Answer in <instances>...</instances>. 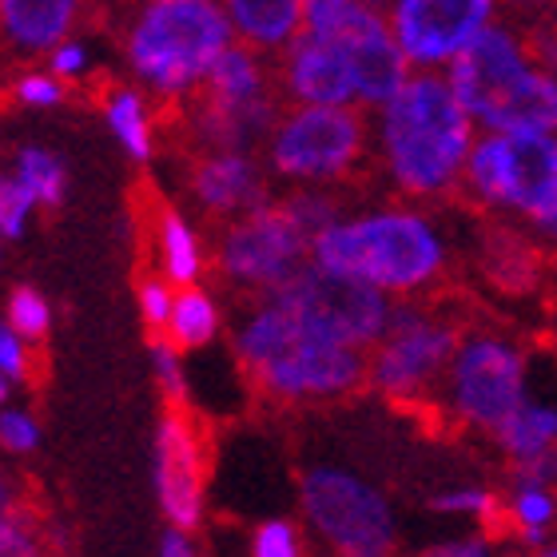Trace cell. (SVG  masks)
<instances>
[{"label": "cell", "instance_id": "cell-17", "mask_svg": "<svg viewBox=\"0 0 557 557\" xmlns=\"http://www.w3.org/2000/svg\"><path fill=\"white\" fill-rule=\"evenodd\" d=\"M283 84L290 100L299 104H350L355 100V76H350L347 57L307 28L287 45Z\"/></svg>", "mask_w": 557, "mask_h": 557}, {"label": "cell", "instance_id": "cell-5", "mask_svg": "<svg viewBox=\"0 0 557 557\" xmlns=\"http://www.w3.org/2000/svg\"><path fill=\"white\" fill-rule=\"evenodd\" d=\"M232 33L220 0H144L128 24V64L160 96L196 92Z\"/></svg>", "mask_w": 557, "mask_h": 557}, {"label": "cell", "instance_id": "cell-16", "mask_svg": "<svg viewBox=\"0 0 557 557\" xmlns=\"http://www.w3.org/2000/svg\"><path fill=\"white\" fill-rule=\"evenodd\" d=\"M191 196L211 215H247L268 203V184L247 151H203L191 168Z\"/></svg>", "mask_w": 557, "mask_h": 557}, {"label": "cell", "instance_id": "cell-31", "mask_svg": "<svg viewBox=\"0 0 557 557\" xmlns=\"http://www.w3.org/2000/svg\"><path fill=\"white\" fill-rule=\"evenodd\" d=\"M283 208L295 215V223H299L302 232L311 235V244L338 220V208L331 203V196H319V191H295Z\"/></svg>", "mask_w": 557, "mask_h": 557}, {"label": "cell", "instance_id": "cell-36", "mask_svg": "<svg viewBox=\"0 0 557 557\" xmlns=\"http://www.w3.org/2000/svg\"><path fill=\"white\" fill-rule=\"evenodd\" d=\"M36 442H40V426H36L33 414L24 410H4L0 414V446L9 454H33Z\"/></svg>", "mask_w": 557, "mask_h": 557}, {"label": "cell", "instance_id": "cell-40", "mask_svg": "<svg viewBox=\"0 0 557 557\" xmlns=\"http://www.w3.org/2000/svg\"><path fill=\"white\" fill-rule=\"evenodd\" d=\"M525 223H530V235H534L537 244L557 247V196L549 199L542 211H534V215H530Z\"/></svg>", "mask_w": 557, "mask_h": 557}, {"label": "cell", "instance_id": "cell-1", "mask_svg": "<svg viewBox=\"0 0 557 557\" xmlns=\"http://www.w3.org/2000/svg\"><path fill=\"white\" fill-rule=\"evenodd\" d=\"M478 139L474 116L438 69H418L383 104L379 148L403 196L438 199L462 187L466 160Z\"/></svg>", "mask_w": 557, "mask_h": 557}, {"label": "cell", "instance_id": "cell-11", "mask_svg": "<svg viewBox=\"0 0 557 557\" xmlns=\"http://www.w3.org/2000/svg\"><path fill=\"white\" fill-rule=\"evenodd\" d=\"M367 151V124L350 104H302L271 132V172L299 184H326L355 172Z\"/></svg>", "mask_w": 557, "mask_h": 557}, {"label": "cell", "instance_id": "cell-18", "mask_svg": "<svg viewBox=\"0 0 557 557\" xmlns=\"http://www.w3.org/2000/svg\"><path fill=\"white\" fill-rule=\"evenodd\" d=\"M81 0H0V45L36 57L69 40Z\"/></svg>", "mask_w": 557, "mask_h": 557}, {"label": "cell", "instance_id": "cell-22", "mask_svg": "<svg viewBox=\"0 0 557 557\" xmlns=\"http://www.w3.org/2000/svg\"><path fill=\"white\" fill-rule=\"evenodd\" d=\"M502 502H506V525L525 549H542L557 534V486L510 478Z\"/></svg>", "mask_w": 557, "mask_h": 557}, {"label": "cell", "instance_id": "cell-41", "mask_svg": "<svg viewBox=\"0 0 557 557\" xmlns=\"http://www.w3.org/2000/svg\"><path fill=\"white\" fill-rule=\"evenodd\" d=\"M160 554L163 557H191V554H196L191 530H180V525H172V530H168V534L160 537Z\"/></svg>", "mask_w": 557, "mask_h": 557}, {"label": "cell", "instance_id": "cell-9", "mask_svg": "<svg viewBox=\"0 0 557 557\" xmlns=\"http://www.w3.org/2000/svg\"><path fill=\"white\" fill-rule=\"evenodd\" d=\"M302 28L347 57L362 104L383 108L407 84L410 60L374 0H302Z\"/></svg>", "mask_w": 557, "mask_h": 557}, {"label": "cell", "instance_id": "cell-24", "mask_svg": "<svg viewBox=\"0 0 557 557\" xmlns=\"http://www.w3.org/2000/svg\"><path fill=\"white\" fill-rule=\"evenodd\" d=\"M168 335L180 350L208 347L211 338L220 335V307L208 290L184 287V295H175L172 319H168Z\"/></svg>", "mask_w": 557, "mask_h": 557}, {"label": "cell", "instance_id": "cell-6", "mask_svg": "<svg viewBox=\"0 0 557 557\" xmlns=\"http://www.w3.org/2000/svg\"><path fill=\"white\" fill-rule=\"evenodd\" d=\"M462 191L490 211L530 220L557 196V132H482Z\"/></svg>", "mask_w": 557, "mask_h": 557}, {"label": "cell", "instance_id": "cell-45", "mask_svg": "<svg viewBox=\"0 0 557 557\" xmlns=\"http://www.w3.org/2000/svg\"><path fill=\"white\" fill-rule=\"evenodd\" d=\"M374 4H383V0H374Z\"/></svg>", "mask_w": 557, "mask_h": 557}, {"label": "cell", "instance_id": "cell-28", "mask_svg": "<svg viewBox=\"0 0 557 557\" xmlns=\"http://www.w3.org/2000/svg\"><path fill=\"white\" fill-rule=\"evenodd\" d=\"M40 549H45V537L33 518L16 502L0 506V557H36Z\"/></svg>", "mask_w": 557, "mask_h": 557}, {"label": "cell", "instance_id": "cell-19", "mask_svg": "<svg viewBox=\"0 0 557 557\" xmlns=\"http://www.w3.org/2000/svg\"><path fill=\"white\" fill-rule=\"evenodd\" d=\"M199 96H208L223 108H271L275 96H271V76L268 64L251 52V45H227L220 52V60L211 64L208 81L196 88Z\"/></svg>", "mask_w": 557, "mask_h": 557}, {"label": "cell", "instance_id": "cell-14", "mask_svg": "<svg viewBox=\"0 0 557 557\" xmlns=\"http://www.w3.org/2000/svg\"><path fill=\"white\" fill-rule=\"evenodd\" d=\"M156 498L163 518L180 530L203 522V486H208V438L187 398H163V418L156 426Z\"/></svg>", "mask_w": 557, "mask_h": 557}, {"label": "cell", "instance_id": "cell-33", "mask_svg": "<svg viewBox=\"0 0 557 557\" xmlns=\"http://www.w3.org/2000/svg\"><path fill=\"white\" fill-rule=\"evenodd\" d=\"M12 96H16V104L24 108H57L64 104V84L57 81V76H48V72H24V76H16V84H12Z\"/></svg>", "mask_w": 557, "mask_h": 557}, {"label": "cell", "instance_id": "cell-35", "mask_svg": "<svg viewBox=\"0 0 557 557\" xmlns=\"http://www.w3.org/2000/svg\"><path fill=\"white\" fill-rule=\"evenodd\" d=\"M0 371L9 374L12 383H28L33 379V359H28V338L16 326L0 323Z\"/></svg>", "mask_w": 557, "mask_h": 557}, {"label": "cell", "instance_id": "cell-3", "mask_svg": "<svg viewBox=\"0 0 557 557\" xmlns=\"http://www.w3.org/2000/svg\"><path fill=\"white\" fill-rule=\"evenodd\" d=\"M446 81L482 132H557V69L506 24H486L446 64Z\"/></svg>", "mask_w": 557, "mask_h": 557}, {"label": "cell", "instance_id": "cell-43", "mask_svg": "<svg viewBox=\"0 0 557 557\" xmlns=\"http://www.w3.org/2000/svg\"><path fill=\"white\" fill-rule=\"evenodd\" d=\"M12 502V494H9V486H4V474H0V506H9Z\"/></svg>", "mask_w": 557, "mask_h": 557}, {"label": "cell", "instance_id": "cell-10", "mask_svg": "<svg viewBox=\"0 0 557 557\" xmlns=\"http://www.w3.org/2000/svg\"><path fill=\"white\" fill-rule=\"evenodd\" d=\"M268 295L283 302L290 314H299L302 323H311L314 331L362 350L383 338L386 319H391V299L383 287H374L367 278L343 275L335 268H323L319 259L302 263L295 275H287Z\"/></svg>", "mask_w": 557, "mask_h": 557}, {"label": "cell", "instance_id": "cell-26", "mask_svg": "<svg viewBox=\"0 0 557 557\" xmlns=\"http://www.w3.org/2000/svg\"><path fill=\"white\" fill-rule=\"evenodd\" d=\"M16 180H21V184L33 191L36 203H45V208H60V203H64V191H69L64 163L45 148H24L21 156H16Z\"/></svg>", "mask_w": 557, "mask_h": 557}, {"label": "cell", "instance_id": "cell-15", "mask_svg": "<svg viewBox=\"0 0 557 557\" xmlns=\"http://www.w3.org/2000/svg\"><path fill=\"white\" fill-rule=\"evenodd\" d=\"M494 12L498 0H391V28L410 69H446Z\"/></svg>", "mask_w": 557, "mask_h": 557}, {"label": "cell", "instance_id": "cell-4", "mask_svg": "<svg viewBox=\"0 0 557 557\" xmlns=\"http://www.w3.org/2000/svg\"><path fill=\"white\" fill-rule=\"evenodd\" d=\"M311 256L323 268L367 278L386 295L407 299L442 278L446 239L422 211L386 208L359 215V220H335L314 239Z\"/></svg>", "mask_w": 557, "mask_h": 557}, {"label": "cell", "instance_id": "cell-39", "mask_svg": "<svg viewBox=\"0 0 557 557\" xmlns=\"http://www.w3.org/2000/svg\"><path fill=\"white\" fill-rule=\"evenodd\" d=\"M434 557H486L490 554V537L486 534H470V537H450L442 546L430 549Z\"/></svg>", "mask_w": 557, "mask_h": 557}, {"label": "cell", "instance_id": "cell-2", "mask_svg": "<svg viewBox=\"0 0 557 557\" xmlns=\"http://www.w3.org/2000/svg\"><path fill=\"white\" fill-rule=\"evenodd\" d=\"M235 350L259 391L283 403L350 395L367 383V359H371L362 355V347L338 343L302 323L299 314H290L271 295L244 319Z\"/></svg>", "mask_w": 557, "mask_h": 557}, {"label": "cell", "instance_id": "cell-20", "mask_svg": "<svg viewBox=\"0 0 557 557\" xmlns=\"http://www.w3.org/2000/svg\"><path fill=\"white\" fill-rule=\"evenodd\" d=\"M227 21L244 45L278 52L302 33V0H223Z\"/></svg>", "mask_w": 557, "mask_h": 557}, {"label": "cell", "instance_id": "cell-23", "mask_svg": "<svg viewBox=\"0 0 557 557\" xmlns=\"http://www.w3.org/2000/svg\"><path fill=\"white\" fill-rule=\"evenodd\" d=\"M156 239H160V271L180 287H191L203 271V256H199V239L191 232V223L175 211L160 208L156 220Z\"/></svg>", "mask_w": 557, "mask_h": 557}, {"label": "cell", "instance_id": "cell-29", "mask_svg": "<svg viewBox=\"0 0 557 557\" xmlns=\"http://www.w3.org/2000/svg\"><path fill=\"white\" fill-rule=\"evenodd\" d=\"M9 326H16L28 343H40L48 335V326H52V311H48V302L40 290L33 287H16L9 295Z\"/></svg>", "mask_w": 557, "mask_h": 557}, {"label": "cell", "instance_id": "cell-7", "mask_svg": "<svg viewBox=\"0 0 557 557\" xmlns=\"http://www.w3.org/2000/svg\"><path fill=\"white\" fill-rule=\"evenodd\" d=\"M530 398V359L513 338L498 331H462L446 379H442V403L454 422L482 430L494 438V430Z\"/></svg>", "mask_w": 557, "mask_h": 557}, {"label": "cell", "instance_id": "cell-8", "mask_svg": "<svg viewBox=\"0 0 557 557\" xmlns=\"http://www.w3.org/2000/svg\"><path fill=\"white\" fill-rule=\"evenodd\" d=\"M458 338H462V326L454 319L407 295L403 302H391V319H386L383 338L374 343L367 379L379 395L395 403H418L442 391Z\"/></svg>", "mask_w": 557, "mask_h": 557}, {"label": "cell", "instance_id": "cell-38", "mask_svg": "<svg viewBox=\"0 0 557 557\" xmlns=\"http://www.w3.org/2000/svg\"><path fill=\"white\" fill-rule=\"evenodd\" d=\"M48 69L57 72V76H64V81H76V76H84V69H88V52H84V45H76V40H60V45L48 52Z\"/></svg>", "mask_w": 557, "mask_h": 557}, {"label": "cell", "instance_id": "cell-12", "mask_svg": "<svg viewBox=\"0 0 557 557\" xmlns=\"http://www.w3.org/2000/svg\"><path fill=\"white\" fill-rule=\"evenodd\" d=\"M302 513L338 554L383 557L395 549L398 525L386 498L347 470H311L302 478Z\"/></svg>", "mask_w": 557, "mask_h": 557}, {"label": "cell", "instance_id": "cell-34", "mask_svg": "<svg viewBox=\"0 0 557 557\" xmlns=\"http://www.w3.org/2000/svg\"><path fill=\"white\" fill-rule=\"evenodd\" d=\"M299 530L290 522H263L251 537V554L256 557H299Z\"/></svg>", "mask_w": 557, "mask_h": 557}, {"label": "cell", "instance_id": "cell-21", "mask_svg": "<svg viewBox=\"0 0 557 557\" xmlns=\"http://www.w3.org/2000/svg\"><path fill=\"white\" fill-rule=\"evenodd\" d=\"M494 442H498V450L506 454L510 466L557 454V398L530 395L522 407L494 430Z\"/></svg>", "mask_w": 557, "mask_h": 557}, {"label": "cell", "instance_id": "cell-30", "mask_svg": "<svg viewBox=\"0 0 557 557\" xmlns=\"http://www.w3.org/2000/svg\"><path fill=\"white\" fill-rule=\"evenodd\" d=\"M33 203V191L16 175H0V239H21Z\"/></svg>", "mask_w": 557, "mask_h": 557}, {"label": "cell", "instance_id": "cell-44", "mask_svg": "<svg viewBox=\"0 0 557 557\" xmlns=\"http://www.w3.org/2000/svg\"><path fill=\"white\" fill-rule=\"evenodd\" d=\"M542 554H546V557H557V534H554V537H549L546 546H542Z\"/></svg>", "mask_w": 557, "mask_h": 557}, {"label": "cell", "instance_id": "cell-27", "mask_svg": "<svg viewBox=\"0 0 557 557\" xmlns=\"http://www.w3.org/2000/svg\"><path fill=\"white\" fill-rule=\"evenodd\" d=\"M446 518H470L478 525H502L506 522V502L490 486H454L442 490L438 498L430 502Z\"/></svg>", "mask_w": 557, "mask_h": 557}, {"label": "cell", "instance_id": "cell-42", "mask_svg": "<svg viewBox=\"0 0 557 557\" xmlns=\"http://www.w3.org/2000/svg\"><path fill=\"white\" fill-rule=\"evenodd\" d=\"M9 395H12V379H9L4 371H0V407L9 403Z\"/></svg>", "mask_w": 557, "mask_h": 557}, {"label": "cell", "instance_id": "cell-37", "mask_svg": "<svg viewBox=\"0 0 557 557\" xmlns=\"http://www.w3.org/2000/svg\"><path fill=\"white\" fill-rule=\"evenodd\" d=\"M175 343H163L160 335L151 338V367H156V379L163 386V398H187L184 391V371H180V359H175Z\"/></svg>", "mask_w": 557, "mask_h": 557}, {"label": "cell", "instance_id": "cell-25", "mask_svg": "<svg viewBox=\"0 0 557 557\" xmlns=\"http://www.w3.org/2000/svg\"><path fill=\"white\" fill-rule=\"evenodd\" d=\"M108 124L116 132V139L124 144L132 160H151V120L144 112V100H139L132 88H116V92L108 96Z\"/></svg>", "mask_w": 557, "mask_h": 557}, {"label": "cell", "instance_id": "cell-13", "mask_svg": "<svg viewBox=\"0 0 557 557\" xmlns=\"http://www.w3.org/2000/svg\"><path fill=\"white\" fill-rule=\"evenodd\" d=\"M311 247V235L283 203H263L227 223L220 239V271L239 287L271 290L302 268Z\"/></svg>", "mask_w": 557, "mask_h": 557}, {"label": "cell", "instance_id": "cell-32", "mask_svg": "<svg viewBox=\"0 0 557 557\" xmlns=\"http://www.w3.org/2000/svg\"><path fill=\"white\" fill-rule=\"evenodd\" d=\"M172 278L168 275H148L139 278V314L151 331H168V319H172Z\"/></svg>", "mask_w": 557, "mask_h": 557}]
</instances>
